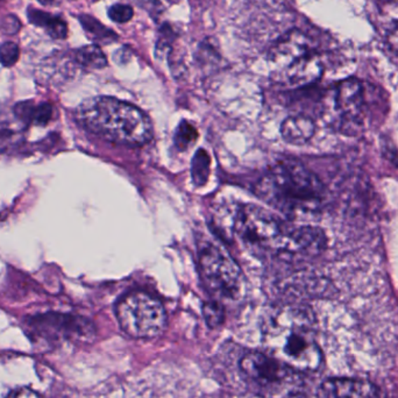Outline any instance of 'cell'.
I'll list each match as a JSON object with an SVG mask.
<instances>
[{"instance_id": "cell-9", "label": "cell", "mask_w": 398, "mask_h": 398, "mask_svg": "<svg viewBox=\"0 0 398 398\" xmlns=\"http://www.w3.org/2000/svg\"><path fill=\"white\" fill-rule=\"evenodd\" d=\"M93 324L82 317L46 313L28 321V334L34 344L54 347L63 341H86L95 336Z\"/></svg>"}, {"instance_id": "cell-16", "label": "cell", "mask_w": 398, "mask_h": 398, "mask_svg": "<svg viewBox=\"0 0 398 398\" xmlns=\"http://www.w3.org/2000/svg\"><path fill=\"white\" fill-rule=\"evenodd\" d=\"M74 60L77 65L84 69H90V70L105 68L107 65L105 55L102 53V49L95 44L86 46V47L79 48L77 51H74Z\"/></svg>"}, {"instance_id": "cell-1", "label": "cell", "mask_w": 398, "mask_h": 398, "mask_svg": "<svg viewBox=\"0 0 398 398\" xmlns=\"http://www.w3.org/2000/svg\"><path fill=\"white\" fill-rule=\"evenodd\" d=\"M263 343L267 353L302 374L317 371L323 364L314 318L307 307L286 305L269 313L263 324Z\"/></svg>"}, {"instance_id": "cell-13", "label": "cell", "mask_w": 398, "mask_h": 398, "mask_svg": "<svg viewBox=\"0 0 398 398\" xmlns=\"http://www.w3.org/2000/svg\"><path fill=\"white\" fill-rule=\"evenodd\" d=\"M316 131L313 120L307 116L298 114L286 118L281 126V134L286 142L303 145L311 140Z\"/></svg>"}, {"instance_id": "cell-25", "label": "cell", "mask_w": 398, "mask_h": 398, "mask_svg": "<svg viewBox=\"0 0 398 398\" xmlns=\"http://www.w3.org/2000/svg\"><path fill=\"white\" fill-rule=\"evenodd\" d=\"M39 3L41 4V5H44V6H48V5H51V4H53V1H54V0H38Z\"/></svg>"}, {"instance_id": "cell-8", "label": "cell", "mask_w": 398, "mask_h": 398, "mask_svg": "<svg viewBox=\"0 0 398 398\" xmlns=\"http://www.w3.org/2000/svg\"><path fill=\"white\" fill-rule=\"evenodd\" d=\"M199 269L208 290L225 300H237L241 293V269L224 248L208 242L199 249Z\"/></svg>"}, {"instance_id": "cell-15", "label": "cell", "mask_w": 398, "mask_h": 398, "mask_svg": "<svg viewBox=\"0 0 398 398\" xmlns=\"http://www.w3.org/2000/svg\"><path fill=\"white\" fill-rule=\"evenodd\" d=\"M15 113L19 118L26 120L28 123H34L38 126H44L53 119L54 107L48 102L33 105L31 102H24L15 106Z\"/></svg>"}, {"instance_id": "cell-14", "label": "cell", "mask_w": 398, "mask_h": 398, "mask_svg": "<svg viewBox=\"0 0 398 398\" xmlns=\"http://www.w3.org/2000/svg\"><path fill=\"white\" fill-rule=\"evenodd\" d=\"M27 17L32 24L46 29L48 35L53 39H65L68 35V25L60 17H54L44 11L29 7Z\"/></svg>"}, {"instance_id": "cell-6", "label": "cell", "mask_w": 398, "mask_h": 398, "mask_svg": "<svg viewBox=\"0 0 398 398\" xmlns=\"http://www.w3.org/2000/svg\"><path fill=\"white\" fill-rule=\"evenodd\" d=\"M234 228L240 240L256 254H283L289 228L272 212L256 205H242L235 215Z\"/></svg>"}, {"instance_id": "cell-4", "label": "cell", "mask_w": 398, "mask_h": 398, "mask_svg": "<svg viewBox=\"0 0 398 398\" xmlns=\"http://www.w3.org/2000/svg\"><path fill=\"white\" fill-rule=\"evenodd\" d=\"M274 72L284 84L293 88L311 86L323 74V63L312 42L303 32L290 31L269 51Z\"/></svg>"}, {"instance_id": "cell-20", "label": "cell", "mask_w": 398, "mask_h": 398, "mask_svg": "<svg viewBox=\"0 0 398 398\" xmlns=\"http://www.w3.org/2000/svg\"><path fill=\"white\" fill-rule=\"evenodd\" d=\"M198 133L191 124L183 121L175 133V143L180 150H187V147L194 145L197 140Z\"/></svg>"}, {"instance_id": "cell-12", "label": "cell", "mask_w": 398, "mask_h": 398, "mask_svg": "<svg viewBox=\"0 0 398 398\" xmlns=\"http://www.w3.org/2000/svg\"><path fill=\"white\" fill-rule=\"evenodd\" d=\"M319 398H380L373 383L354 378H329L318 389Z\"/></svg>"}, {"instance_id": "cell-22", "label": "cell", "mask_w": 398, "mask_h": 398, "mask_svg": "<svg viewBox=\"0 0 398 398\" xmlns=\"http://www.w3.org/2000/svg\"><path fill=\"white\" fill-rule=\"evenodd\" d=\"M107 14H109L111 20L118 22V24H124V22H127V21H130L132 19L134 11L128 5L116 4V5L110 7Z\"/></svg>"}, {"instance_id": "cell-3", "label": "cell", "mask_w": 398, "mask_h": 398, "mask_svg": "<svg viewBox=\"0 0 398 398\" xmlns=\"http://www.w3.org/2000/svg\"><path fill=\"white\" fill-rule=\"evenodd\" d=\"M256 192L263 201L286 215L312 211L323 201L325 187L303 164L281 161L258 182Z\"/></svg>"}, {"instance_id": "cell-10", "label": "cell", "mask_w": 398, "mask_h": 398, "mask_svg": "<svg viewBox=\"0 0 398 398\" xmlns=\"http://www.w3.org/2000/svg\"><path fill=\"white\" fill-rule=\"evenodd\" d=\"M334 102L344 125L360 123L364 107V84L357 79H347L338 84Z\"/></svg>"}, {"instance_id": "cell-11", "label": "cell", "mask_w": 398, "mask_h": 398, "mask_svg": "<svg viewBox=\"0 0 398 398\" xmlns=\"http://www.w3.org/2000/svg\"><path fill=\"white\" fill-rule=\"evenodd\" d=\"M325 247L326 237L321 230L312 226H302L289 228L283 254L310 258L319 256Z\"/></svg>"}, {"instance_id": "cell-2", "label": "cell", "mask_w": 398, "mask_h": 398, "mask_svg": "<svg viewBox=\"0 0 398 398\" xmlns=\"http://www.w3.org/2000/svg\"><path fill=\"white\" fill-rule=\"evenodd\" d=\"M76 119L88 132L124 146H143L153 138L146 113L112 97L86 99L76 110Z\"/></svg>"}, {"instance_id": "cell-23", "label": "cell", "mask_w": 398, "mask_h": 398, "mask_svg": "<svg viewBox=\"0 0 398 398\" xmlns=\"http://www.w3.org/2000/svg\"><path fill=\"white\" fill-rule=\"evenodd\" d=\"M0 29L7 35L17 34L21 29V21L13 14H8L0 21Z\"/></svg>"}, {"instance_id": "cell-17", "label": "cell", "mask_w": 398, "mask_h": 398, "mask_svg": "<svg viewBox=\"0 0 398 398\" xmlns=\"http://www.w3.org/2000/svg\"><path fill=\"white\" fill-rule=\"evenodd\" d=\"M79 22L82 25L83 29L86 31L88 38L92 40H97L99 42H112L117 40L118 35L113 33L111 29L106 28L104 25L100 24L97 19L86 15V14H81L79 18Z\"/></svg>"}, {"instance_id": "cell-5", "label": "cell", "mask_w": 398, "mask_h": 398, "mask_svg": "<svg viewBox=\"0 0 398 398\" xmlns=\"http://www.w3.org/2000/svg\"><path fill=\"white\" fill-rule=\"evenodd\" d=\"M239 367L246 381L265 398H307L303 374L265 351L244 354Z\"/></svg>"}, {"instance_id": "cell-19", "label": "cell", "mask_w": 398, "mask_h": 398, "mask_svg": "<svg viewBox=\"0 0 398 398\" xmlns=\"http://www.w3.org/2000/svg\"><path fill=\"white\" fill-rule=\"evenodd\" d=\"M203 317L210 329L220 326L225 320V309L217 300L206 302L203 305Z\"/></svg>"}, {"instance_id": "cell-7", "label": "cell", "mask_w": 398, "mask_h": 398, "mask_svg": "<svg viewBox=\"0 0 398 398\" xmlns=\"http://www.w3.org/2000/svg\"><path fill=\"white\" fill-rule=\"evenodd\" d=\"M117 319L121 330L135 339H153L164 334L167 313L157 297L145 291H132L116 305Z\"/></svg>"}, {"instance_id": "cell-18", "label": "cell", "mask_w": 398, "mask_h": 398, "mask_svg": "<svg viewBox=\"0 0 398 398\" xmlns=\"http://www.w3.org/2000/svg\"><path fill=\"white\" fill-rule=\"evenodd\" d=\"M192 180L198 187L206 183L210 174V157L204 150H198L192 160Z\"/></svg>"}, {"instance_id": "cell-24", "label": "cell", "mask_w": 398, "mask_h": 398, "mask_svg": "<svg viewBox=\"0 0 398 398\" xmlns=\"http://www.w3.org/2000/svg\"><path fill=\"white\" fill-rule=\"evenodd\" d=\"M6 398H42L39 395L38 392H33L31 389L20 388L15 389L14 392H11L10 395Z\"/></svg>"}, {"instance_id": "cell-21", "label": "cell", "mask_w": 398, "mask_h": 398, "mask_svg": "<svg viewBox=\"0 0 398 398\" xmlns=\"http://www.w3.org/2000/svg\"><path fill=\"white\" fill-rule=\"evenodd\" d=\"M20 51L17 44L14 42H5L0 46V63L4 67H13L19 60Z\"/></svg>"}]
</instances>
